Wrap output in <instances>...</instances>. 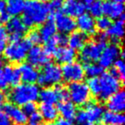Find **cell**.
<instances>
[{
  "label": "cell",
  "mask_w": 125,
  "mask_h": 125,
  "mask_svg": "<svg viewBox=\"0 0 125 125\" xmlns=\"http://www.w3.org/2000/svg\"><path fill=\"white\" fill-rule=\"evenodd\" d=\"M106 106L110 111L116 113H123L125 109L124 91L119 90L111 95L106 102Z\"/></svg>",
  "instance_id": "17"
},
{
  "label": "cell",
  "mask_w": 125,
  "mask_h": 125,
  "mask_svg": "<svg viewBox=\"0 0 125 125\" xmlns=\"http://www.w3.org/2000/svg\"><path fill=\"white\" fill-rule=\"evenodd\" d=\"M101 120L104 125H123L125 117L123 113H116L108 111L104 112Z\"/></svg>",
  "instance_id": "26"
},
{
  "label": "cell",
  "mask_w": 125,
  "mask_h": 125,
  "mask_svg": "<svg viewBox=\"0 0 125 125\" xmlns=\"http://www.w3.org/2000/svg\"><path fill=\"white\" fill-rule=\"evenodd\" d=\"M27 123H28V125H42V123H43V118L40 116V113L35 112L28 116Z\"/></svg>",
  "instance_id": "38"
},
{
  "label": "cell",
  "mask_w": 125,
  "mask_h": 125,
  "mask_svg": "<svg viewBox=\"0 0 125 125\" xmlns=\"http://www.w3.org/2000/svg\"><path fill=\"white\" fill-rule=\"evenodd\" d=\"M54 18V23L57 30L62 34L71 33L76 29V23L74 18L66 16L64 14H57L52 16Z\"/></svg>",
  "instance_id": "11"
},
{
  "label": "cell",
  "mask_w": 125,
  "mask_h": 125,
  "mask_svg": "<svg viewBox=\"0 0 125 125\" xmlns=\"http://www.w3.org/2000/svg\"><path fill=\"white\" fill-rule=\"evenodd\" d=\"M62 10L64 15L70 17H78L85 13L86 5L80 0H65Z\"/></svg>",
  "instance_id": "16"
},
{
  "label": "cell",
  "mask_w": 125,
  "mask_h": 125,
  "mask_svg": "<svg viewBox=\"0 0 125 125\" xmlns=\"http://www.w3.org/2000/svg\"><path fill=\"white\" fill-rule=\"evenodd\" d=\"M17 69L20 74L21 81H22L23 83L34 84V82H37L39 77V71L34 66L31 65L28 62H23L20 64Z\"/></svg>",
  "instance_id": "13"
},
{
  "label": "cell",
  "mask_w": 125,
  "mask_h": 125,
  "mask_svg": "<svg viewBox=\"0 0 125 125\" xmlns=\"http://www.w3.org/2000/svg\"><path fill=\"white\" fill-rule=\"evenodd\" d=\"M39 110H40L39 113L42 116L43 120H45L49 123H52V122L57 120V116H58V111L54 104L41 103V104L39 107Z\"/></svg>",
  "instance_id": "25"
},
{
  "label": "cell",
  "mask_w": 125,
  "mask_h": 125,
  "mask_svg": "<svg viewBox=\"0 0 125 125\" xmlns=\"http://www.w3.org/2000/svg\"><path fill=\"white\" fill-rule=\"evenodd\" d=\"M57 111L60 113L62 118L69 120L72 122L75 119V116L77 114L76 106L70 101H64V102H60L57 106Z\"/></svg>",
  "instance_id": "23"
},
{
  "label": "cell",
  "mask_w": 125,
  "mask_h": 125,
  "mask_svg": "<svg viewBox=\"0 0 125 125\" xmlns=\"http://www.w3.org/2000/svg\"><path fill=\"white\" fill-rule=\"evenodd\" d=\"M53 89L55 90L58 100H60L61 102H64V101L68 100L69 93H68V90H67L63 86L58 85V84H57V85L55 86V87H54Z\"/></svg>",
  "instance_id": "35"
},
{
  "label": "cell",
  "mask_w": 125,
  "mask_h": 125,
  "mask_svg": "<svg viewBox=\"0 0 125 125\" xmlns=\"http://www.w3.org/2000/svg\"><path fill=\"white\" fill-rule=\"evenodd\" d=\"M2 67H3V60L0 58V70H2Z\"/></svg>",
  "instance_id": "52"
},
{
  "label": "cell",
  "mask_w": 125,
  "mask_h": 125,
  "mask_svg": "<svg viewBox=\"0 0 125 125\" xmlns=\"http://www.w3.org/2000/svg\"><path fill=\"white\" fill-rule=\"evenodd\" d=\"M27 59L28 63L36 67L45 66L48 62H50L51 57L48 56L43 50V48L39 45H34L30 48L27 54Z\"/></svg>",
  "instance_id": "10"
},
{
  "label": "cell",
  "mask_w": 125,
  "mask_h": 125,
  "mask_svg": "<svg viewBox=\"0 0 125 125\" xmlns=\"http://www.w3.org/2000/svg\"><path fill=\"white\" fill-rule=\"evenodd\" d=\"M76 28L79 31L85 33L86 35H92L96 33V26L94 19L87 13H83L77 17L75 21Z\"/></svg>",
  "instance_id": "14"
},
{
  "label": "cell",
  "mask_w": 125,
  "mask_h": 125,
  "mask_svg": "<svg viewBox=\"0 0 125 125\" xmlns=\"http://www.w3.org/2000/svg\"><path fill=\"white\" fill-rule=\"evenodd\" d=\"M6 12H7L6 0H0V15L4 14Z\"/></svg>",
  "instance_id": "46"
},
{
  "label": "cell",
  "mask_w": 125,
  "mask_h": 125,
  "mask_svg": "<svg viewBox=\"0 0 125 125\" xmlns=\"http://www.w3.org/2000/svg\"><path fill=\"white\" fill-rule=\"evenodd\" d=\"M53 56L58 62L62 64H67L75 61L76 57V52L70 47L59 46L54 52Z\"/></svg>",
  "instance_id": "19"
},
{
  "label": "cell",
  "mask_w": 125,
  "mask_h": 125,
  "mask_svg": "<svg viewBox=\"0 0 125 125\" xmlns=\"http://www.w3.org/2000/svg\"><path fill=\"white\" fill-rule=\"evenodd\" d=\"M88 11L89 15L93 18L96 17L99 18L102 16L103 10H102V3L101 2H94L88 5Z\"/></svg>",
  "instance_id": "32"
},
{
  "label": "cell",
  "mask_w": 125,
  "mask_h": 125,
  "mask_svg": "<svg viewBox=\"0 0 125 125\" xmlns=\"http://www.w3.org/2000/svg\"><path fill=\"white\" fill-rule=\"evenodd\" d=\"M32 47V45L25 39L18 42L10 43L5 46L4 54L9 62L18 63L26 59L27 54Z\"/></svg>",
  "instance_id": "4"
},
{
  "label": "cell",
  "mask_w": 125,
  "mask_h": 125,
  "mask_svg": "<svg viewBox=\"0 0 125 125\" xmlns=\"http://www.w3.org/2000/svg\"><path fill=\"white\" fill-rule=\"evenodd\" d=\"M52 40L57 45V46H58V45L65 46V45H67V41H68V36L62 34V33H57V34L56 33L52 38Z\"/></svg>",
  "instance_id": "39"
},
{
  "label": "cell",
  "mask_w": 125,
  "mask_h": 125,
  "mask_svg": "<svg viewBox=\"0 0 125 125\" xmlns=\"http://www.w3.org/2000/svg\"><path fill=\"white\" fill-rule=\"evenodd\" d=\"M111 20L109 19L106 16H100V17L97 18V21H95V26L96 29H99L101 32L107 31L108 28L111 27Z\"/></svg>",
  "instance_id": "33"
},
{
  "label": "cell",
  "mask_w": 125,
  "mask_h": 125,
  "mask_svg": "<svg viewBox=\"0 0 125 125\" xmlns=\"http://www.w3.org/2000/svg\"><path fill=\"white\" fill-rule=\"evenodd\" d=\"M64 1L65 0H50L49 1L50 4H48L50 12H52L53 14V16L59 14L60 10L62 8V5L64 4Z\"/></svg>",
  "instance_id": "37"
},
{
  "label": "cell",
  "mask_w": 125,
  "mask_h": 125,
  "mask_svg": "<svg viewBox=\"0 0 125 125\" xmlns=\"http://www.w3.org/2000/svg\"><path fill=\"white\" fill-rule=\"evenodd\" d=\"M3 107H4L3 111L9 116L11 123H14L16 125H24L27 123L28 116L19 106L12 103H7L4 104Z\"/></svg>",
  "instance_id": "12"
},
{
  "label": "cell",
  "mask_w": 125,
  "mask_h": 125,
  "mask_svg": "<svg viewBox=\"0 0 125 125\" xmlns=\"http://www.w3.org/2000/svg\"><path fill=\"white\" fill-rule=\"evenodd\" d=\"M54 125H74L72 122L69 121V120L63 119V118H59L56 121V123Z\"/></svg>",
  "instance_id": "45"
},
{
  "label": "cell",
  "mask_w": 125,
  "mask_h": 125,
  "mask_svg": "<svg viewBox=\"0 0 125 125\" xmlns=\"http://www.w3.org/2000/svg\"><path fill=\"white\" fill-rule=\"evenodd\" d=\"M100 93L99 98L102 100H107L111 95L121 90L122 84L119 79L113 76L110 72H104L99 76Z\"/></svg>",
  "instance_id": "6"
},
{
  "label": "cell",
  "mask_w": 125,
  "mask_h": 125,
  "mask_svg": "<svg viewBox=\"0 0 125 125\" xmlns=\"http://www.w3.org/2000/svg\"><path fill=\"white\" fill-rule=\"evenodd\" d=\"M37 108L38 107H37V104H35V102H29L22 106V111L27 115V116H28L33 113L37 112Z\"/></svg>",
  "instance_id": "40"
},
{
  "label": "cell",
  "mask_w": 125,
  "mask_h": 125,
  "mask_svg": "<svg viewBox=\"0 0 125 125\" xmlns=\"http://www.w3.org/2000/svg\"><path fill=\"white\" fill-rule=\"evenodd\" d=\"M50 13V9L46 3L37 0H27L21 20L27 28H31L34 25L45 22Z\"/></svg>",
  "instance_id": "1"
},
{
  "label": "cell",
  "mask_w": 125,
  "mask_h": 125,
  "mask_svg": "<svg viewBox=\"0 0 125 125\" xmlns=\"http://www.w3.org/2000/svg\"><path fill=\"white\" fill-rule=\"evenodd\" d=\"M45 125H54V123H46V124H45Z\"/></svg>",
  "instance_id": "54"
},
{
  "label": "cell",
  "mask_w": 125,
  "mask_h": 125,
  "mask_svg": "<svg viewBox=\"0 0 125 125\" xmlns=\"http://www.w3.org/2000/svg\"><path fill=\"white\" fill-rule=\"evenodd\" d=\"M61 71L62 79L70 83L82 82L86 75L84 67L78 62L63 64V66L61 68Z\"/></svg>",
  "instance_id": "8"
},
{
  "label": "cell",
  "mask_w": 125,
  "mask_h": 125,
  "mask_svg": "<svg viewBox=\"0 0 125 125\" xmlns=\"http://www.w3.org/2000/svg\"><path fill=\"white\" fill-rule=\"evenodd\" d=\"M40 87L35 84L22 83L15 86L10 94V99L12 104L23 106L29 102H35L39 99Z\"/></svg>",
  "instance_id": "2"
},
{
  "label": "cell",
  "mask_w": 125,
  "mask_h": 125,
  "mask_svg": "<svg viewBox=\"0 0 125 125\" xmlns=\"http://www.w3.org/2000/svg\"><path fill=\"white\" fill-rule=\"evenodd\" d=\"M121 52L122 51L116 44H110L106 45L99 57V64L103 69L111 68L114 64V62L119 58Z\"/></svg>",
  "instance_id": "9"
},
{
  "label": "cell",
  "mask_w": 125,
  "mask_h": 125,
  "mask_svg": "<svg viewBox=\"0 0 125 125\" xmlns=\"http://www.w3.org/2000/svg\"><path fill=\"white\" fill-rule=\"evenodd\" d=\"M106 39L107 36L104 33H100L98 35L96 40L86 44L85 46L81 50L79 56L82 62L87 64L99 60L103 50L106 46Z\"/></svg>",
  "instance_id": "3"
},
{
  "label": "cell",
  "mask_w": 125,
  "mask_h": 125,
  "mask_svg": "<svg viewBox=\"0 0 125 125\" xmlns=\"http://www.w3.org/2000/svg\"><path fill=\"white\" fill-rule=\"evenodd\" d=\"M5 28L8 33H10V34L18 35L21 37H23L28 29V28L23 23L21 18L18 16H13L12 18H10L7 22V27Z\"/></svg>",
  "instance_id": "21"
},
{
  "label": "cell",
  "mask_w": 125,
  "mask_h": 125,
  "mask_svg": "<svg viewBox=\"0 0 125 125\" xmlns=\"http://www.w3.org/2000/svg\"><path fill=\"white\" fill-rule=\"evenodd\" d=\"M39 99L41 100L43 104H54L58 101L56 92L53 88L51 87H45L40 91Z\"/></svg>",
  "instance_id": "29"
},
{
  "label": "cell",
  "mask_w": 125,
  "mask_h": 125,
  "mask_svg": "<svg viewBox=\"0 0 125 125\" xmlns=\"http://www.w3.org/2000/svg\"><path fill=\"white\" fill-rule=\"evenodd\" d=\"M27 40L32 45H40L42 42L41 37H40V34L39 33V31H37L36 29H33L28 33V36H27Z\"/></svg>",
  "instance_id": "36"
},
{
  "label": "cell",
  "mask_w": 125,
  "mask_h": 125,
  "mask_svg": "<svg viewBox=\"0 0 125 125\" xmlns=\"http://www.w3.org/2000/svg\"><path fill=\"white\" fill-rule=\"evenodd\" d=\"M1 72L9 85L16 86L21 82V77L17 68H14L10 65H6L1 70Z\"/></svg>",
  "instance_id": "24"
},
{
  "label": "cell",
  "mask_w": 125,
  "mask_h": 125,
  "mask_svg": "<svg viewBox=\"0 0 125 125\" xmlns=\"http://www.w3.org/2000/svg\"><path fill=\"white\" fill-rule=\"evenodd\" d=\"M8 87H9V84H8V82H6L5 78L4 77L2 72H1V70H0V90L1 91L4 90V89H6Z\"/></svg>",
  "instance_id": "44"
},
{
  "label": "cell",
  "mask_w": 125,
  "mask_h": 125,
  "mask_svg": "<svg viewBox=\"0 0 125 125\" xmlns=\"http://www.w3.org/2000/svg\"><path fill=\"white\" fill-rule=\"evenodd\" d=\"M87 41V35L80 31H74L68 36L67 44L69 47L75 52L81 51L86 45Z\"/></svg>",
  "instance_id": "20"
},
{
  "label": "cell",
  "mask_w": 125,
  "mask_h": 125,
  "mask_svg": "<svg viewBox=\"0 0 125 125\" xmlns=\"http://www.w3.org/2000/svg\"><path fill=\"white\" fill-rule=\"evenodd\" d=\"M113 65H114L113 70L117 74L119 80H123L125 77V63L123 60L122 58H118Z\"/></svg>",
  "instance_id": "34"
},
{
  "label": "cell",
  "mask_w": 125,
  "mask_h": 125,
  "mask_svg": "<svg viewBox=\"0 0 125 125\" xmlns=\"http://www.w3.org/2000/svg\"><path fill=\"white\" fill-rule=\"evenodd\" d=\"M123 4H115L111 1L102 3L103 14L111 20L123 19Z\"/></svg>",
  "instance_id": "15"
},
{
  "label": "cell",
  "mask_w": 125,
  "mask_h": 125,
  "mask_svg": "<svg viewBox=\"0 0 125 125\" xmlns=\"http://www.w3.org/2000/svg\"><path fill=\"white\" fill-rule=\"evenodd\" d=\"M84 4H87V5H90L91 4L94 2H100V0H83Z\"/></svg>",
  "instance_id": "49"
},
{
  "label": "cell",
  "mask_w": 125,
  "mask_h": 125,
  "mask_svg": "<svg viewBox=\"0 0 125 125\" xmlns=\"http://www.w3.org/2000/svg\"><path fill=\"white\" fill-rule=\"evenodd\" d=\"M62 80L61 67L54 62H48L43 66L41 72L39 73L38 82L39 85L42 87L57 85Z\"/></svg>",
  "instance_id": "5"
},
{
  "label": "cell",
  "mask_w": 125,
  "mask_h": 125,
  "mask_svg": "<svg viewBox=\"0 0 125 125\" xmlns=\"http://www.w3.org/2000/svg\"><path fill=\"white\" fill-rule=\"evenodd\" d=\"M27 0H6L7 13L10 16H18L22 14Z\"/></svg>",
  "instance_id": "27"
},
{
  "label": "cell",
  "mask_w": 125,
  "mask_h": 125,
  "mask_svg": "<svg viewBox=\"0 0 125 125\" xmlns=\"http://www.w3.org/2000/svg\"><path fill=\"white\" fill-rule=\"evenodd\" d=\"M69 99L75 105L82 106L88 104L91 99V94L85 82H79L70 83L68 87Z\"/></svg>",
  "instance_id": "7"
},
{
  "label": "cell",
  "mask_w": 125,
  "mask_h": 125,
  "mask_svg": "<svg viewBox=\"0 0 125 125\" xmlns=\"http://www.w3.org/2000/svg\"><path fill=\"white\" fill-rule=\"evenodd\" d=\"M84 71L85 75H87L89 78H94V77H99L104 73V69L99 64L91 62L87 63L84 67Z\"/></svg>",
  "instance_id": "30"
},
{
  "label": "cell",
  "mask_w": 125,
  "mask_h": 125,
  "mask_svg": "<svg viewBox=\"0 0 125 125\" xmlns=\"http://www.w3.org/2000/svg\"><path fill=\"white\" fill-rule=\"evenodd\" d=\"M86 105L87 106L84 110V112H85L87 121L94 124L99 123L104 112L103 106L99 104H95V103H88Z\"/></svg>",
  "instance_id": "18"
},
{
  "label": "cell",
  "mask_w": 125,
  "mask_h": 125,
  "mask_svg": "<svg viewBox=\"0 0 125 125\" xmlns=\"http://www.w3.org/2000/svg\"><path fill=\"white\" fill-rule=\"evenodd\" d=\"M5 46H6V43H2V42H0V55L4 53V49H5Z\"/></svg>",
  "instance_id": "50"
},
{
  "label": "cell",
  "mask_w": 125,
  "mask_h": 125,
  "mask_svg": "<svg viewBox=\"0 0 125 125\" xmlns=\"http://www.w3.org/2000/svg\"><path fill=\"white\" fill-rule=\"evenodd\" d=\"M41 37L42 41H48L50 40L57 33V28H56L55 23L52 20H49L44 22L42 26L40 27V31H39Z\"/></svg>",
  "instance_id": "28"
},
{
  "label": "cell",
  "mask_w": 125,
  "mask_h": 125,
  "mask_svg": "<svg viewBox=\"0 0 125 125\" xmlns=\"http://www.w3.org/2000/svg\"><path fill=\"white\" fill-rule=\"evenodd\" d=\"M86 84H87V87H88L90 94L96 96V97H99V93H100V84H99V77L89 78Z\"/></svg>",
  "instance_id": "31"
},
{
  "label": "cell",
  "mask_w": 125,
  "mask_h": 125,
  "mask_svg": "<svg viewBox=\"0 0 125 125\" xmlns=\"http://www.w3.org/2000/svg\"><path fill=\"white\" fill-rule=\"evenodd\" d=\"M0 125H12L10 119L4 111H0Z\"/></svg>",
  "instance_id": "43"
},
{
  "label": "cell",
  "mask_w": 125,
  "mask_h": 125,
  "mask_svg": "<svg viewBox=\"0 0 125 125\" xmlns=\"http://www.w3.org/2000/svg\"><path fill=\"white\" fill-rule=\"evenodd\" d=\"M37 1H40V2H42V3H46V2H48V1H50V0H37Z\"/></svg>",
  "instance_id": "53"
},
{
  "label": "cell",
  "mask_w": 125,
  "mask_h": 125,
  "mask_svg": "<svg viewBox=\"0 0 125 125\" xmlns=\"http://www.w3.org/2000/svg\"><path fill=\"white\" fill-rule=\"evenodd\" d=\"M10 16L8 14L7 12L4 13V14H2L0 15V21H2V22H4V23H7L9 21V20L10 19Z\"/></svg>",
  "instance_id": "47"
},
{
  "label": "cell",
  "mask_w": 125,
  "mask_h": 125,
  "mask_svg": "<svg viewBox=\"0 0 125 125\" xmlns=\"http://www.w3.org/2000/svg\"><path fill=\"white\" fill-rule=\"evenodd\" d=\"M111 2L115 3V4H123L124 0H110Z\"/></svg>",
  "instance_id": "51"
},
{
  "label": "cell",
  "mask_w": 125,
  "mask_h": 125,
  "mask_svg": "<svg viewBox=\"0 0 125 125\" xmlns=\"http://www.w3.org/2000/svg\"><path fill=\"white\" fill-rule=\"evenodd\" d=\"M9 40V33L4 27L0 26V42L6 43Z\"/></svg>",
  "instance_id": "42"
},
{
  "label": "cell",
  "mask_w": 125,
  "mask_h": 125,
  "mask_svg": "<svg viewBox=\"0 0 125 125\" xmlns=\"http://www.w3.org/2000/svg\"><path fill=\"white\" fill-rule=\"evenodd\" d=\"M57 48V45H56V44L53 42V40L51 39L50 40L46 41V43H45V46H44L43 50L45 51V52L47 54V55L51 57L52 55H53L54 52H55Z\"/></svg>",
  "instance_id": "41"
},
{
  "label": "cell",
  "mask_w": 125,
  "mask_h": 125,
  "mask_svg": "<svg viewBox=\"0 0 125 125\" xmlns=\"http://www.w3.org/2000/svg\"><path fill=\"white\" fill-rule=\"evenodd\" d=\"M5 99H6L5 94H4L3 91L0 90V109L4 106V102H5Z\"/></svg>",
  "instance_id": "48"
},
{
  "label": "cell",
  "mask_w": 125,
  "mask_h": 125,
  "mask_svg": "<svg viewBox=\"0 0 125 125\" xmlns=\"http://www.w3.org/2000/svg\"><path fill=\"white\" fill-rule=\"evenodd\" d=\"M107 34L109 38H111L113 41V44L118 43L120 40H122L124 35V23L123 19L116 20L114 23H111V27L108 28Z\"/></svg>",
  "instance_id": "22"
}]
</instances>
